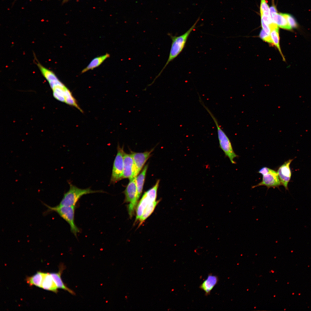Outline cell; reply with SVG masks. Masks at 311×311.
I'll return each instance as SVG.
<instances>
[{
	"label": "cell",
	"mask_w": 311,
	"mask_h": 311,
	"mask_svg": "<svg viewBox=\"0 0 311 311\" xmlns=\"http://www.w3.org/2000/svg\"><path fill=\"white\" fill-rule=\"evenodd\" d=\"M272 20L278 26L281 28L289 30L292 29L283 14L276 13L273 17Z\"/></svg>",
	"instance_id": "obj_19"
},
{
	"label": "cell",
	"mask_w": 311,
	"mask_h": 311,
	"mask_svg": "<svg viewBox=\"0 0 311 311\" xmlns=\"http://www.w3.org/2000/svg\"><path fill=\"white\" fill-rule=\"evenodd\" d=\"M41 288L56 293L58 288L50 274L47 273H44Z\"/></svg>",
	"instance_id": "obj_14"
},
{
	"label": "cell",
	"mask_w": 311,
	"mask_h": 311,
	"mask_svg": "<svg viewBox=\"0 0 311 311\" xmlns=\"http://www.w3.org/2000/svg\"><path fill=\"white\" fill-rule=\"evenodd\" d=\"M261 24L263 29L268 34L270 35V29L269 26L262 19Z\"/></svg>",
	"instance_id": "obj_25"
},
{
	"label": "cell",
	"mask_w": 311,
	"mask_h": 311,
	"mask_svg": "<svg viewBox=\"0 0 311 311\" xmlns=\"http://www.w3.org/2000/svg\"><path fill=\"white\" fill-rule=\"evenodd\" d=\"M136 178L129 180V182L124 191L125 201L129 203L128 211L130 217L133 215L137 205V191L135 181Z\"/></svg>",
	"instance_id": "obj_6"
},
{
	"label": "cell",
	"mask_w": 311,
	"mask_h": 311,
	"mask_svg": "<svg viewBox=\"0 0 311 311\" xmlns=\"http://www.w3.org/2000/svg\"><path fill=\"white\" fill-rule=\"evenodd\" d=\"M44 273L38 272L34 275L27 277L26 280L30 286H35L41 288Z\"/></svg>",
	"instance_id": "obj_18"
},
{
	"label": "cell",
	"mask_w": 311,
	"mask_h": 311,
	"mask_svg": "<svg viewBox=\"0 0 311 311\" xmlns=\"http://www.w3.org/2000/svg\"><path fill=\"white\" fill-rule=\"evenodd\" d=\"M65 102L66 103L75 107L81 111H82V110L77 105L76 100L73 96L71 92L67 88L65 90Z\"/></svg>",
	"instance_id": "obj_21"
},
{
	"label": "cell",
	"mask_w": 311,
	"mask_h": 311,
	"mask_svg": "<svg viewBox=\"0 0 311 311\" xmlns=\"http://www.w3.org/2000/svg\"><path fill=\"white\" fill-rule=\"evenodd\" d=\"M272 169L268 167H264L261 168L258 171V172L261 174L262 176L266 175L271 172Z\"/></svg>",
	"instance_id": "obj_26"
},
{
	"label": "cell",
	"mask_w": 311,
	"mask_h": 311,
	"mask_svg": "<svg viewBox=\"0 0 311 311\" xmlns=\"http://www.w3.org/2000/svg\"><path fill=\"white\" fill-rule=\"evenodd\" d=\"M65 268V266L62 264L60 266L59 270L58 272L52 273L50 274L58 288L67 291L72 295H75V293L65 285L62 280L61 275Z\"/></svg>",
	"instance_id": "obj_13"
},
{
	"label": "cell",
	"mask_w": 311,
	"mask_h": 311,
	"mask_svg": "<svg viewBox=\"0 0 311 311\" xmlns=\"http://www.w3.org/2000/svg\"><path fill=\"white\" fill-rule=\"evenodd\" d=\"M259 36L260 38L264 41L271 44H273L270 35L266 33L263 29L261 31Z\"/></svg>",
	"instance_id": "obj_23"
},
{
	"label": "cell",
	"mask_w": 311,
	"mask_h": 311,
	"mask_svg": "<svg viewBox=\"0 0 311 311\" xmlns=\"http://www.w3.org/2000/svg\"><path fill=\"white\" fill-rule=\"evenodd\" d=\"M219 281L218 277L215 275L209 274L207 279L200 285L199 288L205 293V295L210 294L211 291L217 284Z\"/></svg>",
	"instance_id": "obj_12"
},
{
	"label": "cell",
	"mask_w": 311,
	"mask_h": 311,
	"mask_svg": "<svg viewBox=\"0 0 311 311\" xmlns=\"http://www.w3.org/2000/svg\"><path fill=\"white\" fill-rule=\"evenodd\" d=\"M200 103L208 112L215 124L217 129L220 147L224 152L225 156L229 158L231 162L233 164H236L234 159L238 157V156L234 152L229 139L221 128L215 117L204 104L202 100L201 101Z\"/></svg>",
	"instance_id": "obj_2"
},
{
	"label": "cell",
	"mask_w": 311,
	"mask_h": 311,
	"mask_svg": "<svg viewBox=\"0 0 311 311\" xmlns=\"http://www.w3.org/2000/svg\"><path fill=\"white\" fill-rule=\"evenodd\" d=\"M260 11L261 12H270L269 8L266 0H261Z\"/></svg>",
	"instance_id": "obj_24"
},
{
	"label": "cell",
	"mask_w": 311,
	"mask_h": 311,
	"mask_svg": "<svg viewBox=\"0 0 311 311\" xmlns=\"http://www.w3.org/2000/svg\"><path fill=\"white\" fill-rule=\"evenodd\" d=\"M123 148L118 145L117 153L114 161L110 184H114L123 179Z\"/></svg>",
	"instance_id": "obj_7"
},
{
	"label": "cell",
	"mask_w": 311,
	"mask_h": 311,
	"mask_svg": "<svg viewBox=\"0 0 311 311\" xmlns=\"http://www.w3.org/2000/svg\"><path fill=\"white\" fill-rule=\"evenodd\" d=\"M283 14L287 20L291 28H296L297 27V23L295 19L292 16L288 14Z\"/></svg>",
	"instance_id": "obj_22"
},
{
	"label": "cell",
	"mask_w": 311,
	"mask_h": 311,
	"mask_svg": "<svg viewBox=\"0 0 311 311\" xmlns=\"http://www.w3.org/2000/svg\"><path fill=\"white\" fill-rule=\"evenodd\" d=\"M152 151H148L143 153L132 152L131 154L134 162L136 176L141 170L145 163L150 157Z\"/></svg>",
	"instance_id": "obj_11"
},
{
	"label": "cell",
	"mask_w": 311,
	"mask_h": 311,
	"mask_svg": "<svg viewBox=\"0 0 311 311\" xmlns=\"http://www.w3.org/2000/svg\"><path fill=\"white\" fill-rule=\"evenodd\" d=\"M109 56L110 55L108 53H106L103 56L94 58L88 65L82 71L81 73H83L99 66L105 59Z\"/></svg>",
	"instance_id": "obj_17"
},
{
	"label": "cell",
	"mask_w": 311,
	"mask_h": 311,
	"mask_svg": "<svg viewBox=\"0 0 311 311\" xmlns=\"http://www.w3.org/2000/svg\"><path fill=\"white\" fill-rule=\"evenodd\" d=\"M281 185L277 172L272 169L269 173L263 175L262 181L257 185L252 186V188L261 186H265L268 189L270 187L279 188Z\"/></svg>",
	"instance_id": "obj_8"
},
{
	"label": "cell",
	"mask_w": 311,
	"mask_h": 311,
	"mask_svg": "<svg viewBox=\"0 0 311 311\" xmlns=\"http://www.w3.org/2000/svg\"><path fill=\"white\" fill-rule=\"evenodd\" d=\"M293 160L289 159L285 162L278 168L277 171L281 185L286 190H288V184L291 176L290 165Z\"/></svg>",
	"instance_id": "obj_10"
},
{
	"label": "cell",
	"mask_w": 311,
	"mask_h": 311,
	"mask_svg": "<svg viewBox=\"0 0 311 311\" xmlns=\"http://www.w3.org/2000/svg\"><path fill=\"white\" fill-rule=\"evenodd\" d=\"M123 179H131L136 177V170L131 154L123 152Z\"/></svg>",
	"instance_id": "obj_9"
},
{
	"label": "cell",
	"mask_w": 311,
	"mask_h": 311,
	"mask_svg": "<svg viewBox=\"0 0 311 311\" xmlns=\"http://www.w3.org/2000/svg\"><path fill=\"white\" fill-rule=\"evenodd\" d=\"M200 19L199 17L192 26L185 33L179 36H173L170 34L168 35L172 40L171 48L168 59L166 63L159 73L156 76L152 84L156 80L160 75L167 65L181 53L185 47L188 38Z\"/></svg>",
	"instance_id": "obj_1"
},
{
	"label": "cell",
	"mask_w": 311,
	"mask_h": 311,
	"mask_svg": "<svg viewBox=\"0 0 311 311\" xmlns=\"http://www.w3.org/2000/svg\"><path fill=\"white\" fill-rule=\"evenodd\" d=\"M270 35L273 44L277 48L284 60L285 58L282 53L279 45V28L277 25L273 22L270 25Z\"/></svg>",
	"instance_id": "obj_15"
},
{
	"label": "cell",
	"mask_w": 311,
	"mask_h": 311,
	"mask_svg": "<svg viewBox=\"0 0 311 311\" xmlns=\"http://www.w3.org/2000/svg\"><path fill=\"white\" fill-rule=\"evenodd\" d=\"M270 14V17L272 18L274 15L276 13L277 11L276 7L274 6H272L269 8Z\"/></svg>",
	"instance_id": "obj_27"
},
{
	"label": "cell",
	"mask_w": 311,
	"mask_h": 311,
	"mask_svg": "<svg viewBox=\"0 0 311 311\" xmlns=\"http://www.w3.org/2000/svg\"><path fill=\"white\" fill-rule=\"evenodd\" d=\"M148 168V165H146L141 173L136 176L135 181L137 191V199L138 200L141 196L143 189L145 176Z\"/></svg>",
	"instance_id": "obj_16"
},
{
	"label": "cell",
	"mask_w": 311,
	"mask_h": 311,
	"mask_svg": "<svg viewBox=\"0 0 311 311\" xmlns=\"http://www.w3.org/2000/svg\"><path fill=\"white\" fill-rule=\"evenodd\" d=\"M159 182L157 180L155 185L143 195L136 209V220L140 219L149 204L156 201Z\"/></svg>",
	"instance_id": "obj_5"
},
{
	"label": "cell",
	"mask_w": 311,
	"mask_h": 311,
	"mask_svg": "<svg viewBox=\"0 0 311 311\" xmlns=\"http://www.w3.org/2000/svg\"><path fill=\"white\" fill-rule=\"evenodd\" d=\"M68 183L70 187L69 190L65 193L58 205L59 206H76L79 200L83 195L94 193L105 192L102 190H94L90 187L81 189L73 185L70 181Z\"/></svg>",
	"instance_id": "obj_3"
},
{
	"label": "cell",
	"mask_w": 311,
	"mask_h": 311,
	"mask_svg": "<svg viewBox=\"0 0 311 311\" xmlns=\"http://www.w3.org/2000/svg\"><path fill=\"white\" fill-rule=\"evenodd\" d=\"M44 204L48 208L46 212L54 211L57 213L69 224L71 232L77 237V234L80 232V230L76 225L75 221L76 206H59L58 205L55 206L51 207Z\"/></svg>",
	"instance_id": "obj_4"
},
{
	"label": "cell",
	"mask_w": 311,
	"mask_h": 311,
	"mask_svg": "<svg viewBox=\"0 0 311 311\" xmlns=\"http://www.w3.org/2000/svg\"><path fill=\"white\" fill-rule=\"evenodd\" d=\"M159 201H157L149 204L146 208L143 213L139 220L141 225L152 213Z\"/></svg>",
	"instance_id": "obj_20"
}]
</instances>
